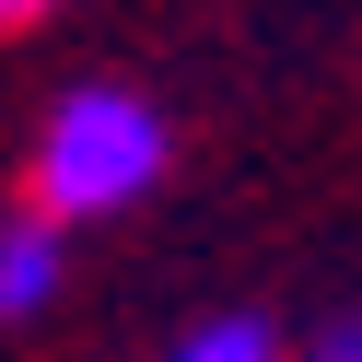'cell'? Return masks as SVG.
I'll return each mask as SVG.
<instances>
[{"mask_svg":"<svg viewBox=\"0 0 362 362\" xmlns=\"http://www.w3.org/2000/svg\"><path fill=\"white\" fill-rule=\"evenodd\" d=\"M164 175V117L141 94H71L35 141V211L59 222H105Z\"/></svg>","mask_w":362,"mask_h":362,"instance_id":"1","label":"cell"},{"mask_svg":"<svg viewBox=\"0 0 362 362\" xmlns=\"http://www.w3.org/2000/svg\"><path fill=\"white\" fill-rule=\"evenodd\" d=\"M59 269H71V245H59V211L0 222V327L47 315V304H59Z\"/></svg>","mask_w":362,"mask_h":362,"instance_id":"2","label":"cell"},{"mask_svg":"<svg viewBox=\"0 0 362 362\" xmlns=\"http://www.w3.org/2000/svg\"><path fill=\"white\" fill-rule=\"evenodd\" d=\"M164 362H281V351H269V327H257V315H211V327H199V339H175Z\"/></svg>","mask_w":362,"mask_h":362,"instance_id":"3","label":"cell"},{"mask_svg":"<svg viewBox=\"0 0 362 362\" xmlns=\"http://www.w3.org/2000/svg\"><path fill=\"white\" fill-rule=\"evenodd\" d=\"M315 362H362V315H339V327L315 339Z\"/></svg>","mask_w":362,"mask_h":362,"instance_id":"4","label":"cell"},{"mask_svg":"<svg viewBox=\"0 0 362 362\" xmlns=\"http://www.w3.org/2000/svg\"><path fill=\"white\" fill-rule=\"evenodd\" d=\"M35 12H59V0H0V24H35Z\"/></svg>","mask_w":362,"mask_h":362,"instance_id":"5","label":"cell"}]
</instances>
